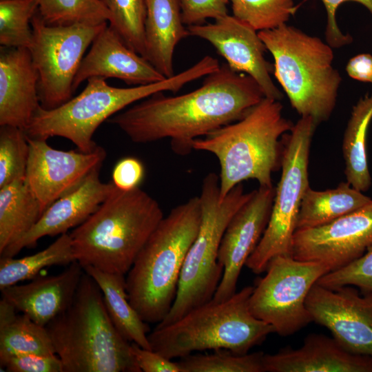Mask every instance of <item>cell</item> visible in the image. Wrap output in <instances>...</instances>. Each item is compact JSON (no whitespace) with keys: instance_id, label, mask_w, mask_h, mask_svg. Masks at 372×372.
<instances>
[{"instance_id":"7402d4cb","label":"cell","mask_w":372,"mask_h":372,"mask_svg":"<svg viewBox=\"0 0 372 372\" xmlns=\"http://www.w3.org/2000/svg\"><path fill=\"white\" fill-rule=\"evenodd\" d=\"M265 372H372V358L349 352L333 338L307 335L302 347L264 355Z\"/></svg>"},{"instance_id":"52a82bcc","label":"cell","mask_w":372,"mask_h":372,"mask_svg":"<svg viewBox=\"0 0 372 372\" xmlns=\"http://www.w3.org/2000/svg\"><path fill=\"white\" fill-rule=\"evenodd\" d=\"M253 290L245 287L225 300L211 299L168 325H156L148 333L151 349L170 360L205 350L248 353L275 332L251 312Z\"/></svg>"},{"instance_id":"4dcf8cb0","label":"cell","mask_w":372,"mask_h":372,"mask_svg":"<svg viewBox=\"0 0 372 372\" xmlns=\"http://www.w3.org/2000/svg\"><path fill=\"white\" fill-rule=\"evenodd\" d=\"M262 351L236 354L227 350L191 353L177 362L180 372H265Z\"/></svg>"},{"instance_id":"603a6c76","label":"cell","mask_w":372,"mask_h":372,"mask_svg":"<svg viewBox=\"0 0 372 372\" xmlns=\"http://www.w3.org/2000/svg\"><path fill=\"white\" fill-rule=\"evenodd\" d=\"M188 36L179 0H146L145 58L166 78L175 74V48Z\"/></svg>"},{"instance_id":"d4e9b609","label":"cell","mask_w":372,"mask_h":372,"mask_svg":"<svg viewBox=\"0 0 372 372\" xmlns=\"http://www.w3.org/2000/svg\"><path fill=\"white\" fill-rule=\"evenodd\" d=\"M371 201L370 197L353 188L347 181L340 183L335 188L323 191L309 187L301 201L297 229L327 224L366 206Z\"/></svg>"},{"instance_id":"60d3db41","label":"cell","mask_w":372,"mask_h":372,"mask_svg":"<svg viewBox=\"0 0 372 372\" xmlns=\"http://www.w3.org/2000/svg\"><path fill=\"white\" fill-rule=\"evenodd\" d=\"M132 352L141 371L180 372L178 362L172 361L161 354L131 342Z\"/></svg>"},{"instance_id":"1f68e13d","label":"cell","mask_w":372,"mask_h":372,"mask_svg":"<svg viewBox=\"0 0 372 372\" xmlns=\"http://www.w3.org/2000/svg\"><path fill=\"white\" fill-rule=\"evenodd\" d=\"M111 18L109 25L125 45L145 57L146 0H106Z\"/></svg>"},{"instance_id":"f1b7e54d","label":"cell","mask_w":372,"mask_h":372,"mask_svg":"<svg viewBox=\"0 0 372 372\" xmlns=\"http://www.w3.org/2000/svg\"><path fill=\"white\" fill-rule=\"evenodd\" d=\"M76 261L70 234H61L45 249L19 258H0V290L32 280L47 267L69 265Z\"/></svg>"},{"instance_id":"f546056e","label":"cell","mask_w":372,"mask_h":372,"mask_svg":"<svg viewBox=\"0 0 372 372\" xmlns=\"http://www.w3.org/2000/svg\"><path fill=\"white\" fill-rule=\"evenodd\" d=\"M38 13L50 25H99L111 18L102 0H39Z\"/></svg>"},{"instance_id":"7a4b0ae2","label":"cell","mask_w":372,"mask_h":372,"mask_svg":"<svg viewBox=\"0 0 372 372\" xmlns=\"http://www.w3.org/2000/svg\"><path fill=\"white\" fill-rule=\"evenodd\" d=\"M200 221L198 196L172 208L159 222L127 273L129 301L145 322L158 324L169 312Z\"/></svg>"},{"instance_id":"e575fe53","label":"cell","mask_w":372,"mask_h":372,"mask_svg":"<svg viewBox=\"0 0 372 372\" xmlns=\"http://www.w3.org/2000/svg\"><path fill=\"white\" fill-rule=\"evenodd\" d=\"M0 188L24 178L29 156V144L24 130L0 126Z\"/></svg>"},{"instance_id":"ba28073f","label":"cell","mask_w":372,"mask_h":372,"mask_svg":"<svg viewBox=\"0 0 372 372\" xmlns=\"http://www.w3.org/2000/svg\"><path fill=\"white\" fill-rule=\"evenodd\" d=\"M258 35L273 58V74L292 107L318 125L329 120L342 83L333 65V48L287 23Z\"/></svg>"},{"instance_id":"44dd1931","label":"cell","mask_w":372,"mask_h":372,"mask_svg":"<svg viewBox=\"0 0 372 372\" xmlns=\"http://www.w3.org/2000/svg\"><path fill=\"white\" fill-rule=\"evenodd\" d=\"M84 272L83 267L74 261L59 274L37 276L26 284L1 289V298L45 327L71 304Z\"/></svg>"},{"instance_id":"5b68a950","label":"cell","mask_w":372,"mask_h":372,"mask_svg":"<svg viewBox=\"0 0 372 372\" xmlns=\"http://www.w3.org/2000/svg\"><path fill=\"white\" fill-rule=\"evenodd\" d=\"M45 327L63 372H141L131 342L114 327L99 286L85 272L71 304Z\"/></svg>"},{"instance_id":"ffe728a7","label":"cell","mask_w":372,"mask_h":372,"mask_svg":"<svg viewBox=\"0 0 372 372\" xmlns=\"http://www.w3.org/2000/svg\"><path fill=\"white\" fill-rule=\"evenodd\" d=\"M39 74L27 48H0V126L25 130L41 104Z\"/></svg>"},{"instance_id":"f35d334b","label":"cell","mask_w":372,"mask_h":372,"mask_svg":"<svg viewBox=\"0 0 372 372\" xmlns=\"http://www.w3.org/2000/svg\"><path fill=\"white\" fill-rule=\"evenodd\" d=\"M327 12L326 42L333 48H340L353 41L350 34H344L338 26L336 18L338 8L348 1H354L364 6L372 15V0H321Z\"/></svg>"},{"instance_id":"8fae6325","label":"cell","mask_w":372,"mask_h":372,"mask_svg":"<svg viewBox=\"0 0 372 372\" xmlns=\"http://www.w3.org/2000/svg\"><path fill=\"white\" fill-rule=\"evenodd\" d=\"M330 268L321 262L278 256L268 264L254 287L249 308L257 318L271 325L278 335L294 334L311 322L306 306L309 291Z\"/></svg>"},{"instance_id":"30bf717a","label":"cell","mask_w":372,"mask_h":372,"mask_svg":"<svg viewBox=\"0 0 372 372\" xmlns=\"http://www.w3.org/2000/svg\"><path fill=\"white\" fill-rule=\"evenodd\" d=\"M318 125L300 116L284 138L282 173L267 226L245 265L254 273L265 272L278 256H292V242L297 229L302 197L310 187L309 160L311 141Z\"/></svg>"},{"instance_id":"836d02e7","label":"cell","mask_w":372,"mask_h":372,"mask_svg":"<svg viewBox=\"0 0 372 372\" xmlns=\"http://www.w3.org/2000/svg\"><path fill=\"white\" fill-rule=\"evenodd\" d=\"M233 16L257 32L287 23L296 8L293 0H229Z\"/></svg>"},{"instance_id":"7c38bea8","label":"cell","mask_w":372,"mask_h":372,"mask_svg":"<svg viewBox=\"0 0 372 372\" xmlns=\"http://www.w3.org/2000/svg\"><path fill=\"white\" fill-rule=\"evenodd\" d=\"M31 25L33 37L28 49L39 74L40 104L54 109L72 99L74 79L85 50L107 23L50 25L37 11Z\"/></svg>"},{"instance_id":"484cf974","label":"cell","mask_w":372,"mask_h":372,"mask_svg":"<svg viewBox=\"0 0 372 372\" xmlns=\"http://www.w3.org/2000/svg\"><path fill=\"white\" fill-rule=\"evenodd\" d=\"M43 211L25 177L0 188V254L26 234Z\"/></svg>"},{"instance_id":"d6a6232c","label":"cell","mask_w":372,"mask_h":372,"mask_svg":"<svg viewBox=\"0 0 372 372\" xmlns=\"http://www.w3.org/2000/svg\"><path fill=\"white\" fill-rule=\"evenodd\" d=\"M39 0H0V44L29 48L32 41L31 21Z\"/></svg>"},{"instance_id":"cb8c5ba5","label":"cell","mask_w":372,"mask_h":372,"mask_svg":"<svg viewBox=\"0 0 372 372\" xmlns=\"http://www.w3.org/2000/svg\"><path fill=\"white\" fill-rule=\"evenodd\" d=\"M83 268L99 286L107 313L121 335L130 342L151 349L148 340L150 328L129 301L125 275L103 271L90 266Z\"/></svg>"},{"instance_id":"9c48e42d","label":"cell","mask_w":372,"mask_h":372,"mask_svg":"<svg viewBox=\"0 0 372 372\" xmlns=\"http://www.w3.org/2000/svg\"><path fill=\"white\" fill-rule=\"evenodd\" d=\"M251 194L252 191L245 192L240 183L221 198L218 175L210 172L204 177L198 196L201 207L199 229L185 258L174 304L157 326L168 325L213 298L223 273L218 260L223 236L232 216Z\"/></svg>"},{"instance_id":"7bdbcfd3","label":"cell","mask_w":372,"mask_h":372,"mask_svg":"<svg viewBox=\"0 0 372 372\" xmlns=\"http://www.w3.org/2000/svg\"><path fill=\"white\" fill-rule=\"evenodd\" d=\"M103 1V3L105 4V1L106 0H102Z\"/></svg>"},{"instance_id":"2e32d148","label":"cell","mask_w":372,"mask_h":372,"mask_svg":"<svg viewBox=\"0 0 372 372\" xmlns=\"http://www.w3.org/2000/svg\"><path fill=\"white\" fill-rule=\"evenodd\" d=\"M187 28L190 36L211 43L232 70L252 77L265 97L278 101L282 99L283 94L271 78L273 65L265 59L267 49L258 32L229 14L213 23L192 25Z\"/></svg>"},{"instance_id":"b9f144b4","label":"cell","mask_w":372,"mask_h":372,"mask_svg":"<svg viewBox=\"0 0 372 372\" xmlns=\"http://www.w3.org/2000/svg\"><path fill=\"white\" fill-rule=\"evenodd\" d=\"M345 70L353 79L372 84V55L357 54L349 59Z\"/></svg>"},{"instance_id":"d590c367","label":"cell","mask_w":372,"mask_h":372,"mask_svg":"<svg viewBox=\"0 0 372 372\" xmlns=\"http://www.w3.org/2000/svg\"><path fill=\"white\" fill-rule=\"evenodd\" d=\"M316 283L329 289L352 285L361 292L372 293V246L358 259L324 274Z\"/></svg>"},{"instance_id":"9a60e30c","label":"cell","mask_w":372,"mask_h":372,"mask_svg":"<svg viewBox=\"0 0 372 372\" xmlns=\"http://www.w3.org/2000/svg\"><path fill=\"white\" fill-rule=\"evenodd\" d=\"M48 139L28 136L25 180L43 213L54 202L77 188L106 157L101 146L91 152L56 149Z\"/></svg>"},{"instance_id":"8992f818","label":"cell","mask_w":372,"mask_h":372,"mask_svg":"<svg viewBox=\"0 0 372 372\" xmlns=\"http://www.w3.org/2000/svg\"><path fill=\"white\" fill-rule=\"evenodd\" d=\"M215 70L213 59L205 56L178 74L147 85L116 87L108 85L105 78L91 77L78 96L61 105L50 110L40 106L24 131L31 138H65L79 150L91 152L98 146L93 135L103 122L130 105L156 93H176L187 83L207 76Z\"/></svg>"},{"instance_id":"83f0119b","label":"cell","mask_w":372,"mask_h":372,"mask_svg":"<svg viewBox=\"0 0 372 372\" xmlns=\"http://www.w3.org/2000/svg\"><path fill=\"white\" fill-rule=\"evenodd\" d=\"M17 311L12 304L1 299L0 352L56 354L46 327Z\"/></svg>"},{"instance_id":"74e56055","label":"cell","mask_w":372,"mask_h":372,"mask_svg":"<svg viewBox=\"0 0 372 372\" xmlns=\"http://www.w3.org/2000/svg\"><path fill=\"white\" fill-rule=\"evenodd\" d=\"M229 0H179L181 17L187 26L204 23L228 14Z\"/></svg>"},{"instance_id":"4fadbf2b","label":"cell","mask_w":372,"mask_h":372,"mask_svg":"<svg viewBox=\"0 0 372 372\" xmlns=\"http://www.w3.org/2000/svg\"><path fill=\"white\" fill-rule=\"evenodd\" d=\"M306 306L312 320L345 350L372 358V293L352 285L329 289L315 283Z\"/></svg>"},{"instance_id":"ac0fdd59","label":"cell","mask_w":372,"mask_h":372,"mask_svg":"<svg viewBox=\"0 0 372 372\" xmlns=\"http://www.w3.org/2000/svg\"><path fill=\"white\" fill-rule=\"evenodd\" d=\"M101 167L95 168L75 189L48 207L34 227L19 240L6 248L1 257H14L24 248H32L45 236L68 233L86 220L107 198L114 184L103 183Z\"/></svg>"},{"instance_id":"277c9868","label":"cell","mask_w":372,"mask_h":372,"mask_svg":"<svg viewBox=\"0 0 372 372\" xmlns=\"http://www.w3.org/2000/svg\"><path fill=\"white\" fill-rule=\"evenodd\" d=\"M280 101L264 97L240 119L192 142V149L214 154L220 165V198L245 180L271 187L272 173L281 167L280 138L293 123L282 114Z\"/></svg>"},{"instance_id":"6da1fadb","label":"cell","mask_w":372,"mask_h":372,"mask_svg":"<svg viewBox=\"0 0 372 372\" xmlns=\"http://www.w3.org/2000/svg\"><path fill=\"white\" fill-rule=\"evenodd\" d=\"M264 97L252 77L223 63L198 88L178 96L156 93L107 122L135 143L170 138L173 152L186 155L194 140L240 119Z\"/></svg>"},{"instance_id":"ab89813d","label":"cell","mask_w":372,"mask_h":372,"mask_svg":"<svg viewBox=\"0 0 372 372\" xmlns=\"http://www.w3.org/2000/svg\"><path fill=\"white\" fill-rule=\"evenodd\" d=\"M143 163L134 157L119 160L112 171V183L118 188L129 190L139 187L144 176Z\"/></svg>"},{"instance_id":"d6986e66","label":"cell","mask_w":372,"mask_h":372,"mask_svg":"<svg viewBox=\"0 0 372 372\" xmlns=\"http://www.w3.org/2000/svg\"><path fill=\"white\" fill-rule=\"evenodd\" d=\"M117 78L128 85H147L166 79L145 58L123 41L109 25L103 28L84 56L74 77L72 90L89 78Z\"/></svg>"},{"instance_id":"3957f363","label":"cell","mask_w":372,"mask_h":372,"mask_svg":"<svg viewBox=\"0 0 372 372\" xmlns=\"http://www.w3.org/2000/svg\"><path fill=\"white\" fill-rule=\"evenodd\" d=\"M163 217L159 203L139 187L123 190L115 186L70 234L76 260L83 267L125 275Z\"/></svg>"},{"instance_id":"8d00e7d4","label":"cell","mask_w":372,"mask_h":372,"mask_svg":"<svg viewBox=\"0 0 372 372\" xmlns=\"http://www.w3.org/2000/svg\"><path fill=\"white\" fill-rule=\"evenodd\" d=\"M0 365L9 372H63L56 354L0 352Z\"/></svg>"},{"instance_id":"5bb4252c","label":"cell","mask_w":372,"mask_h":372,"mask_svg":"<svg viewBox=\"0 0 372 372\" xmlns=\"http://www.w3.org/2000/svg\"><path fill=\"white\" fill-rule=\"evenodd\" d=\"M371 246L372 201L327 224L296 229L291 256L323 263L331 271L358 259Z\"/></svg>"},{"instance_id":"e0dca14e","label":"cell","mask_w":372,"mask_h":372,"mask_svg":"<svg viewBox=\"0 0 372 372\" xmlns=\"http://www.w3.org/2000/svg\"><path fill=\"white\" fill-rule=\"evenodd\" d=\"M275 189L273 186H259L253 190L249 200L229 222L218 250V260L223 267V273L214 300H225L236 292L242 269L267 226Z\"/></svg>"},{"instance_id":"4316f807","label":"cell","mask_w":372,"mask_h":372,"mask_svg":"<svg viewBox=\"0 0 372 372\" xmlns=\"http://www.w3.org/2000/svg\"><path fill=\"white\" fill-rule=\"evenodd\" d=\"M372 120V94L360 98L352 108L342 141L344 174L347 182L364 192L371 187L366 138Z\"/></svg>"}]
</instances>
